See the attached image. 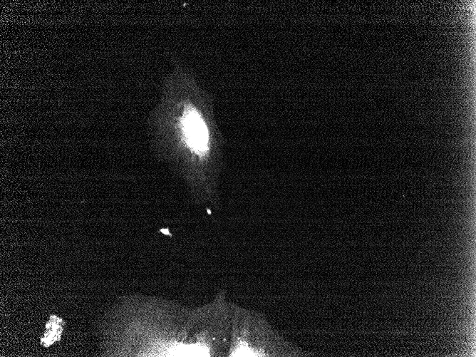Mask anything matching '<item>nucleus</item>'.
Segmentation results:
<instances>
[{"label":"nucleus","instance_id":"f257e3e1","mask_svg":"<svg viewBox=\"0 0 476 357\" xmlns=\"http://www.w3.org/2000/svg\"><path fill=\"white\" fill-rule=\"evenodd\" d=\"M165 128L172 152L192 163L205 161L212 138L205 113L207 95L192 71L178 59L164 83Z\"/></svg>","mask_w":476,"mask_h":357},{"label":"nucleus","instance_id":"f03ea898","mask_svg":"<svg viewBox=\"0 0 476 357\" xmlns=\"http://www.w3.org/2000/svg\"><path fill=\"white\" fill-rule=\"evenodd\" d=\"M231 323L228 356L299 357L311 354L287 340L260 314L232 306Z\"/></svg>","mask_w":476,"mask_h":357},{"label":"nucleus","instance_id":"7ed1b4c3","mask_svg":"<svg viewBox=\"0 0 476 357\" xmlns=\"http://www.w3.org/2000/svg\"><path fill=\"white\" fill-rule=\"evenodd\" d=\"M64 321L56 315H51L46 324V331L41 338V343L48 347L53 343L61 340L63 330Z\"/></svg>","mask_w":476,"mask_h":357}]
</instances>
